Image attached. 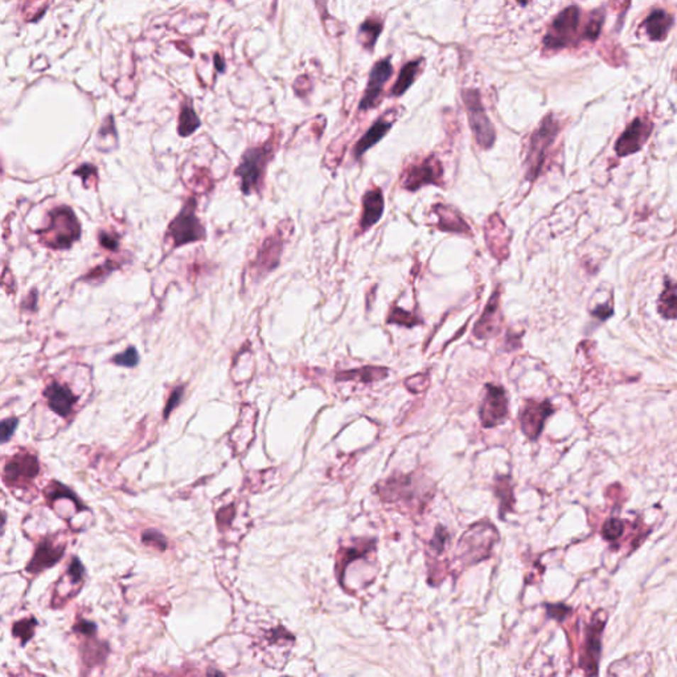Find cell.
<instances>
[{"mask_svg":"<svg viewBox=\"0 0 677 677\" xmlns=\"http://www.w3.org/2000/svg\"><path fill=\"white\" fill-rule=\"evenodd\" d=\"M433 494L429 483L414 473L393 475L378 485V495L382 502L407 508H424Z\"/></svg>","mask_w":677,"mask_h":677,"instance_id":"cell-1","label":"cell"},{"mask_svg":"<svg viewBox=\"0 0 677 677\" xmlns=\"http://www.w3.org/2000/svg\"><path fill=\"white\" fill-rule=\"evenodd\" d=\"M278 142L280 136H273L266 143L252 147L242 155L241 163L234 172L240 177L242 194H251L261 191L266 167L277 151Z\"/></svg>","mask_w":677,"mask_h":677,"instance_id":"cell-2","label":"cell"},{"mask_svg":"<svg viewBox=\"0 0 677 677\" xmlns=\"http://www.w3.org/2000/svg\"><path fill=\"white\" fill-rule=\"evenodd\" d=\"M40 242L47 248L61 251L68 249L81 236V225L75 212L61 205L49 212V226L38 233Z\"/></svg>","mask_w":677,"mask_h":677,"instance_id":"cell-3","label":"cell"},{"mask_svg":"<svg viewBox=\"0 0 677 677\" xmlns=\"http://www.w3.org/2000/svg\"><path fill=\"white\" fill-rule=\"evenodd\" d=\"M560 131L558 122L553 116H546L542 119L541 125L533 133L529 142V150L527 154L525 168H527V179L533 182L540 172L542 165L545 163V158L551 145L556 141V136Z\"/></svg>","mask_w":677,"mask_h":677,"instance_id":"cell-4","label":"cell"},{"mask_svg":"<svg viewBox=\"0 0 677 677\" xmlns=\"http://www.w3.org/2000/svg\"><path fill=\"white\" fill-rule=\"evenodd\" d=\"M462 98L465 102L466 111L468 114V122L478 145L484 150L491 148L496 139V131L484 110L479 92L476 89H465L462 92Z\"/></svg>","mask_w":677,"mask_h":677,"instance_id":"cell-5","label":"cell"},{"mask_svg":"<svg viewBox=\"0 0 677 677\" xmlns=\"http://www.w3.org/2000/svg\"><path fill=\"white\" fill-rule=\"evenodd\" d=\"M167 237L174 248L183 246L191 242L202 241L205 238V229L203 224L196 214V200L189 199L184 205L182 212L179 213L170 224Z\"/></svg>","mask_w":677,"mask_h":677,"instance_id":"cell-6","label":"cell"},{"mask_svg":"<svg viewBox=\"0 0 677 677\" xmlns=\"http://www.w3.org/2000/svg\"><path fill=\"white\" fill-rule=\"evenodd\" d=\"M580 26V10L568 7L553 20L551 29L544 39V45L548 49L565 48L571 45Z\"/></svg>","mask_w":677,"mask_h":677,"instance_id":"cell-7","label":"cell"},{"mask_svg":"<svg viewBox=\"0 0 677 677\" xmlns=\"http://www.w3.org/2000/svg\"><path fill=\"white\" fill-rule=\"evenodd\" d=\"M605 614V612H603ZM602 612L595 614L586 629V642L580 656V668L585 671L586 677L598 676L600 651H602V631L605 629L606 617Z\"/></svg>","mask_w":677,"mask_h":677,"instance_id":"cell-8","label":"cell"},{"mask_svg":"<svg viewBox=\"0 0 677 677\" xmlns=\"http://www.w3.org/2000/svg\"><path fill=\"white\" fill-rule=\"evenodd\" d=\"M444 170L441 162L434 158H425L410 165L402 177V188L414 192L427 184L442 185Z\"/></svg>","mask_w":677,"mask_h":677,"instance_id":"cell-9","label":"cell"},{"mask_svg":"<svg viewBox=\"0 0 677 677\" xmlns=\"http://www.w3.org/2000/svg\"><path fill=\"white\" fill-rule=\"evenodd\" d=\"M480 407V421L484 427L502 425L508 417V397L504 387L488 384Z\"/></svg>","mask_w":677,"mask_h":677,"instance_id":"cell-10","label":"cell"},{"mask_svg":"<svg viewBox=\"0 0 677 677\" xmlns=\"http://www.w3.org/2000/svg\"><path fill=\"white\" fill-rule=\"evenodd\" d=\"M497 539V532L492 524L490 522H476L462 539V546H465L471 558H483L487 557L495 540Z\"/></svg>","mask_w":677,"mask_h":677,"instance_id":"cell-11","label":"cell"},{"mask_svg":"<svg viewBox=\"0 0 677 677\" xmlns=\"http://www.w3.org/2000/svg\"><path fill=\"white\" fill-rule=\"evenodd\" d=\"M551 413H553V407L548 401H542V402H537L533 400L527 401L525 407H522L520 412V425H522V433L529 439L536 441L541 434L546 418L551 416Z\"/></svg>","mask_w":677,"mask_h":677,"instance_id":"cell-12","label":"cell"},{"mask_svg":"<svg viewBox=\"0 0 677 677\" xmlns=\"http://www.w3.org/2000/svg\"><path fill=\"white\" fill-rule=\"evenodd\" d=\"M283 242H285V234L280 229L274 234H271L270 237H268L262 243L261 249L257 253L255 260L253 261V273L261 277L263 274L275 269L280 263Z\"/></svg>","mask_w":677,"mask_h":677,"instance_id":"cell-13","label":"cell"},{"mask_svg":"<svg viewBox=\"0 0 677 677\" xmlns=\"http://www.w3.org/2000/svg\"><path fill=\"white\" fill-rule=\"evenodd\" d=\"M502 327H503V317L500 312V291L497 289L491 295L482 317L475 324V338H483V340L494 338L500 334Z\"/></svg>","mask_w":677,"mask_h":677,"instance_id":"cell-14","label":"cell"},{"mask_svg":"<svg viewBox=\"0 0 677 677\" xmlns=\"http://www.w3.org/2000/svg\"><path fill=\"white\" fill-rule=\"evenodd\" d=\"M392 75H393V67L387 58L375 64V67L370 70V75H369L367 89L360 102V110H369L378 105L384 85L387 84V79L392 77Z\"/></svg>","mask_w":677,"mask_h":677,"instance_id":"cell-15","label":"cell"},{"mask_svg":"<svg viewBox=\"0 0 677 677\" xmlns=\"http://www.w3.org/2000/svg\"><path fill=\"white\" fill-rule=\"evenodd\" d=\"M39 474V463L35 456L19 454L9 461L4 467V479L7 484H26Z\"/></svg>","mask_w":677,"mask_h":677,"instance_id":"cell-16","label":"cell"},{"mask_svg":"<svg viewBox=\"0 0 677 677\" xmlns=\"http://www.w3.org/2000/svg\"><path fill=\"white\" fill-rule=\"evenodd\" d=\"M651 130L652 126L649 122L637 118L618 139L615 145L617 154L620 156H627L639 151L642 145L646 143L647 138L651 134Z\"/></svg>","mask_w":677,"mask_h":677,"instance_id":"cell-17","label":"cell"},{"mask_svg":"<svg viewBox=\"0 0 677 677\" xmlns=\"http://www.w3.org/2000/svg\"><path fill=\"white\" fill-rule=\"evenodd\" d=\"M384 212V196L380 188L368 191L363 197V214L360 220V228L363 232L372 228L378 223Z\"/></svg>","mask_w":677,"mask_h":677,"instance_id":"cell-18","label":"cell"},{"mask_svg":"<svg viewBox=\"0 0 677 677\" xmlns=\"http://www.w3.org/2000/svg\"><path fill=\"white\" fill-rule=\"evenodd\" d=\"M44 395L48 400L49 407L56 412L61 417H67L70 414L73 405L77 401V397L72 393V390L65 385H61L58 382L50 384Z\"/></svg>","mask_w":677,"mask_h":677,"instance_id":"cell-19","label":"cell"},{"mask_svg":"<svg viewBox=\"0 0 677 677\" xmlns=\"http://www.w3.org/2000/svg\"><path fill=\"white\" fill-rule=\"evenodd\" d=\"M62 554H64V546H57L49 540H44L40 544L32 561L29 562V573H39L44 569H48L60 561Z\"/></svg>","mask_w":677,"mask_h":677,"instance_id":"cell-20","label":"cell"},{"mask_svg":"<svg viewBox=\"0 0 677 677\" xmlns=\"http://www.w3.org/2000/svg\"><path fill=\"white\" fill-rule=\"evenodd\" d=\"M436 214L439 217L438 228L441 231L459 233V234H468V236L473 234L470 226L466 224L465 220L453 208L439 204V205H436Z\"/></svg>","mask_w":677,"mask_h":677,"instance_id":"cell-21","label":"cell"},{"mask_svg":"<svg viewBox=\"0 0 677 677\" xmlns=\"http://www.w3.org/2000/svg\"><path fill=\"white\" fill-rule=\"evenodd\" d=\"M389 369L385 367H363L352 370H343L336 373L338 381H358V382H375L387 378Z\"/></svg>","mask_w":677,"mask_h":677,"instance_id":"cell-22","label":"cell"},{"mask_svg":"<svg viewBox=\"0 0 677 677\" xmlns=\"http://www.w3.org/2000/svg\"><path fill=\"white\" fill-rule=\"evenodd\" d=\"M390 127H392V122H387L384 118L375 122L364 136L358 141V145H355V150H353L355 156L358 159L364 155L372 145H376L384 138V136L390 130Z\"/></svg>","mask_w":677,"mask_h":677,"instance_id":"cell-23","label":"cell"},{"mask_svg":"<svg viewBox=\"0 0 677 677\" xmlns=\"http://www.w3.org/2000/svg\"><path fill=\"white\" fill-rule=\"evenodd\" d=\"M494 491L496 499L499 500L500 519H504L507 513L512 511L513 504H514L512 479H511L508 475H499V476H496L494 483Z\"/></svg>","mask_w":677,"mask_h":677,"instance_id":"cell-24","label":"cell"},{"mask_svg":"<svg viewBox=\"0 0 677 677\" xmlns=\"http://www.w3.org/2000/svg\"><path fill=\"white\" fill-rule=\"evenodd\" d=\"M671 26H672V18L663 10L654 11L646 20V31L649 38L656 41L666 39Z\"/></svg>","mask_w":677,"mask_h":677,"instance_id":"cell-25","label":"cell"},{"mask_svg":"<svg viewBox=\"0 0 677 677\" xmlns=\"http://www.w3.org/2000/svg\"><path fill=\"white\" fill-rule=\"evenodd\" d=\"M422 65H424V60L421 58V60L410 61L404 68L401 69L398 79H397L395 87L392 89V96L393 97H401L407 89L412 87V84L416 81L418 73L421 72Z\"/></svg>","mask_w":677,"mask_h":677,"instance_id":"cell-26","label":"cell"},{"mask_svg":"<svg viewBox=\"0 0 677 677\" xmlns=\"http://www.w3.org/2000/svg\"><path fill=\"white\" fill-rule=\"evenodd\" d=\"M200 125H202V121L199 119V116L196 114L194 106H192V102L187 101L182 106L180 116H179V126H177L179 127L177 128L179 134L182 136H191Z\"/></svg>","mask_w":677,"mask_h":677,"instance_id":"cell-27","label":"cell"},{"mask_svg":"<svg viewBox=\"0 0 677 677\" xmlns=\"http://www.w3.org/2000/svg\"><path fill=\"white\" fill-rule=\"evenodd\" d=\"M382 31V23L378 19H368L361 24L358 31V41L364 48L372 49L375 47L378 36Z\"/></svg>","mask_w":677,"mask_h":677,"instance_id":"cell-28","label":"cell"},{"mask_svg":"<svg viewBox=\"0 0 677 677\" xmlns=\"http://www.w3.org/2000/svg\"><path fill=\"white\" fill-rule=\"evenodd\" d=\"M658 310L666 319L677 318V292L675 286L668 285L659 299Z\"/></svg>","mask_w":677,"mask_h":677,"instance_id":"cell-29","label":"cell"},{"mask_svg":"<svg viewBox=\"0 0 677 677\" xmlns=\"http://www.w3.org/2000/svg\"><path fill=\"white\" fill-rule=\"evenodd\" d=\"M389 324H398L404 327H414L418 324H422V320L419 319L417 315L409 312V311L402 310L400 307H393L387 319Z\"/></svg>","mask_w":677,"mask_h":677,"instance_id":"cell-30","label":"cell"},{"mask_svg":"<svg viewBox=\"0 0 677 677\" xmlns=\"http://www.w3.org/2000/svg\"><path fill=\"white\" fill-rule=\"evenodd\" d=\"M36 624H38V622L35 618L20 620L18 623H15V626H13V629H12L13 635L16 638H19L23 644H26L29 639L33 637V629L36 627Z\"/></svg>","mask_w":677,"mask_h":677,"instance_id":"cell-31","label":"cell"},{"mask_svg":"<svg viewBox=\"0 0 677 677\" xmlns=\"http://www.w3.org/2000/svg\"><path fill=\"white\" fill-rule=\"evenodd\" d=\"M623 531H624V525H623V522H620V519H610L605 522V525L602 528V534L606 540L614 541V540L620 539V536L623 534Z\"/></svg>","mask_w":677,"mask_h":677,"instance_id":"cell-32","label":"cell"},{"mask_svg":"<svg viewBox=\"0 0 677 677\" xmlns=\"http://www.w3.org/2000/svg\"><path fill=\"white\" fill-rule=\"evenodd\" d=\"M75 174L82 177V180H84V185H85L87 188H92V187L97 185V168H96L94 165H79L77 170L75 171Z\"/></svg>","mask_w":677,"mask_h":677,"instance_id":"cell-33","label":"cell"},{"mask_svg":"<svg viewBox=\"0 0 677 677\" xmlns=\"http://www.w3.org/2000/svg\"><path fill=\"white\" fill-rule=\"evenodd\" d=\"M113 361L121 367L133 368L138 364L139 356H138L136 349L134 347H130L125 352H122L121 355H116V358H113Z\"/></svg>","mask_w":677,"mask_h":677,"instance_id":"cell-34","label":"cell"},{"mask_svg":"<svg viewBox=\"0 0 677 677\" xmlns=\"http://www.w3.org/2000/svg\"><path fill=\"white\" fill-rule=\"evenodd\" d=\"M142 540L145 545L154 546L159 551L167 549V541H165V536L162 533L158 532V531H145L142 536Z\"/></svg>","mask_w":677,"mask_h":677,"instance_id":"cell-35","label":"cell"},{"mask_svg":"<svg viewBox=\"0 0 677 677\" xmlns=\"http://www.w3.org/2000/svg\"><path fill=\"white\" fill-rule=\"evenodd\" d=\"M18 426V419L16 418H7L1 422V429H0V436H1V442L6 444L9 442L12 434L15 433V429Z\"/></svg>","mask_w":677,"mask_h":677,"instance_id":"cell-36","label":"cell"},{"mask_svg":"<svg viewBox=\"0 0 677 677\" xmlns=\"http://www.w3.org/2000/svg\"><path fill=\"white\" fill-rule=\"evenodd\" d=\"M98 241L101 243L102 248H105L107 251H116L118 249V245H119V238L116 234L109 232H101L99 236H98Z\"/></svg>","mask_w":677,"mask_h":677,"instance_id":"cell-37","label":"cell"},{"mask_svg":"<svg viewBox=\"0 0 677 677\" xmlns=\"http://www.w3.org/2000/svg\"><path fill=\"white\" fill-rule=\"evenodd\" d=\"M407 381H409V382H416V384H407V387L409 390H412V392H414V393H418V392H424L426 387H429L430 378H429L427 375H416V376L409 378Z\"/></svg>","mask_w":677,"mask_h":677,"instance_id":"cell-38","label":"cell"},{"mask_svg":"<svg viewBox=\"0 0 677 677\" xmlns=\"http://www.w3.org/2000/svg\"><path fill=\"white\" fill-rule=\"evenodd\" d=\"M47 496H48L49 500H56L57 497H62V496H67V497H70L73 499L75 496L70 494V491L67 490L64 485L58 483H52L48 490H47Z\"/></svg>","mask_w":677,"mask_h":677,"instance_id":"cell-39","label":"cell"},{"mask_svg":"<svg viewBox=\"0 0 677 677\" xmlns=\"http://www.w3.org/2000/svg\"><path fill=\"white\" fill-rule=\"evenodd\" d=\"M116 268V263H114V262H106V263H104L102 266H98L96 269H93V270L90 271L87 275V280H98V278H101V277H105L110 271L114 270Z\"/></svg>","mask_w":677,"mask_h":677,"instance_id":"cell-40","label":"cell"},{"mask_svg":"<svg viewBox=\"0 0 677 677\" xmlns=\"http://www.w3.org/2000/svg\"><path fill=\"white\" fill-rule=\"evenodd\" d=\"M182 396H183V387H176L174 392L171 393L170 400H168V401H167V404H165V418L171 414V412L174 410L175 407H177V404H179V402H180V400H182Z\"/></svg>","mask_w":677,"mask_h":677,"instance_id":"cell-41","label":"cell"},{"mask_svg":"<svg viewBox=\"0 0 677 677\" xmlns=\"http://www.w3.org/2000/svg\"><path fill=\"white\" fill-rule=\"evenodd\" d=\"M548 614L551 618L557 620H563L566 618L568 612H571V609L566 607L565 605H548Z\"/></svg>","mask_w":677,"mask_h":677,"instance_id":"cell-42","label":"cell"},{"mask_svg":"<svg viewBox=\"0 0 677 677\" xmlns=\"http://www.w3.org/2000/svg\"><path fill=\"white\" fill-rule=\"evenodd\" d=\"M84 571H85V569H84L81 561H79L78 558H73V561L70 563L68 571V574L72 577V580H73V582H78V580H82Z\"/></svg>","mask_w":677,"mask_h":677,"instance_id":"cell-43","label":"cell"},{"mask_svg":"<svg viewBox=\"0 0 677 677\" xmlns=\"http://www.w3.org/2000/svg\"><path fill=\"white\" fill-rule=\"evenodd\" d=\"M600 27H602V19H591L590 23L586 26L585 29V36L590 40H595L600 35Z\"/></svg>","mask_w":677,"mask_h":677,"instance_id":"cell-44","label":"cell"},{"mask_svg":"<svg viewBox=\"0 0 677 677\" xmlns=\"http://www.w3.org/2000/svg\"><path fill=\"white\" fill-rule=\"evenodd\" d=\"M447 539H448V536H447L445 528L438 527V528H436V536H434V539H433V541H431V546H433L434 549H436V551H441L444 549V545H445Z\"/></svg>","mask_w":677,"mask_h":677,"instance_id":"cell-45","label":"cell"},{"mask_svg":"<svg viewBox=\"0 0 677 677\" xmlns=\"http://www.w3.org/2000/svg\"><path fill=\"white\" fill-rule=\"evenodd\" d=\"M97 629V626L92 622H79L78 624L75 626V631L77 632H81V634H85V635H92L94 634Z\"/></svg>","mask_w":677,"mask_h":677,"instance_id":"cell-46","label":"cell"},{"mask_svg":"<svg viewBox=\"0 0 677 677\" xmlns=\"http://www.w3.org/2000/svg\"><path fill=\"white\" fill-rule=\"evenodd\" d=\"M207 677H225V675L214 668H209L207 672Z\"/></svg>","mask_w":677,"mask_h":677,"instance_id":"cell-47","label":"cell"},{"mask_svg":"<svg viewBox=\"0 0 677 677\" xmlns=\"http://www.w3.org/2000/svg\"><path fill=\"white\" fill-rule=\"evenodd\" d=\"M214 58H216V62H217V64H216V65H217V68L220 69V70H224L225 65H224V62L220 61V56H216Z\"/></svg>","mask_w":677,"mask_h":677,"instance_id":"cell-48","label":"cell"},{"mask_svg":"<svg viewBox=\"0 0 677 677\" xmlns=\"http://www.w3.org/2000/svg\"><path fill=\"white\" fill-rule=\"evenodd\" d=\"M285 677H289V676H285Z\"/></svg>","mask_w":677,"mask_h":677,"instance_id":"cell-49","label":"cell"}]
</instances>
